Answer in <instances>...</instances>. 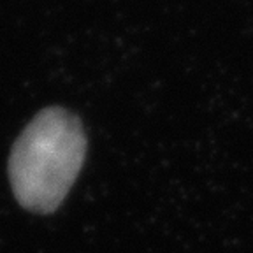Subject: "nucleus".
<instances>
[{"instance_id":"obj_1","label":"nucleus","mask_w":253,"mask_h":253,"mask_svg":"<svg viewBox=\"0 0 253 253\" xmlns=\"http://www.w3.org/2000/svg\"><path fill=\"white\" fill-rule=\"evenodd\" d=\"M86 155L83 123L65 107H46L12 144L9 181L32 213H53L71 192Z\"/></svg>"}]
</instances>
